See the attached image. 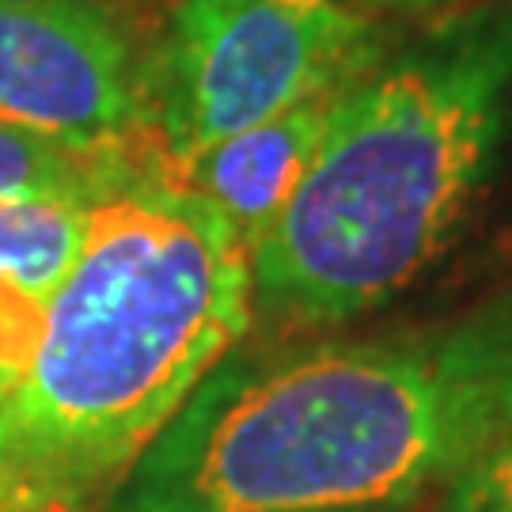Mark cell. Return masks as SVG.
Returning a JSON list of instances; mask_svg holds the SVG:
<instances>
[{"label":"cell","mask_w":512,"mask_h":512,"mask_svg":"<svg viewBox=\"0 0 512 512\" xmlns=\"http://www.w3.org/2000/svg\"><path fill=\"white\" fill-rule=\"evenodd\" d=\"M512 440V277L380 334L239 342L99 512L395 509Z\"/></svg>","instance_id":"6da1fadb"},{"label":"cell","mask_w":512,"mask_h":512,"mask_svg":"<svg viewBox=\"0 0 512 512\" xmlns=\"http://www.w3.org/2000/svg\"><path fill=\"white\" fill-rule=\"evenodd\" d=\"M251 330L247 243L156 156L88 209L0 399V512H99Z\"/></svg>","instance_id":"7a4b0ae2"},{"label":"cell","mask_w":512,"mask_h":512,"mask_svg":"<svg viewBox=\"0 0 512 512\" xmlns=\"http://www.w3.org/2000/svg\"><path fill=\"white\" fill-rule=\"evenodd\" d=\"M512 133V0L440 12L338 95L293 202L251 247L274 338L384 308L456 247Z\"/></svg>","instance_id":"3957f363"},{"label":"cell","mask_w":512,"mask_h":512,"mask_svg":"<svg viewBox=\"0 0 512 512\" xmlns=\"http://www.w3.org/2000/svg\"><path fill=\"white\" fill-rule=\"evenodd\" d=\"M391 38L346 0H179L141 69L145 137L183 164L349 88Z\"/></svg>","instance_id":"277c9868"},{"label":"cell","mask_w":512,"mask_h":512,"mask_svg":"<svg viewBox=\"0 0 512 512\" xmlns=\"http://www.w3.org/2000/svg\"><path fill=\"white\" fill-rule=\"evenodd\" d=\"M133 38L107 0H0V122L69 145L145 137Z\"/></svg>","instance_id":"5b68a950"},{"label":"cell","mask_w":512,"mask_h":512,"mask_svg":"<svg viewBox=\"0 0 512 512\" xmlns=\"http://www.w3.org/2000/svg\"><path fill=\"white\" fill-rule=\"evenodd\" d=\"M342 92L308 99L281 118H270L220 145L202 148L198 156L171 167V175L190 194L213 205L251 251L266 236V228L285 213L296 186L311 171Z\"/></svg>","instance_id":"8992f818"},{"label":"cell","mask_w":512,"mask_h":512,"mask_svg":"<svg viewBox=\"0 0 512 512\" xmlns=\"http://www.w3.org/2000/svg\"><path fill=\"white\" fill-rule=\"evenodd\" d=\"M156 156L160 152L148 137L88 148L0 122V202L95 205L103 194L145 171Z\"/></svg>","instance_id":"52a82bcc"},{"label":"cell","mask_w":512,"mask_h":512,"mask_svg":"<svg viewBox=\"0 0 512 512\" xmlns=\"http://www.w3.org/2000/svg\"><path fill=\"white\" fill-rule=\"evenodd\" d=\"M92 205L0 202V281L54 300L84 243Z\"/></svg>","instance_id":"ba28073f"},{"label":"cell","mask_w":512,"mask_h":512,"mask_svg":"<svg viewBox=\"0 0 512 512\" xmlns=\"http://www.w3.org/2000/svg\"><path fill=\"white\" fill-rule=\"evenodd\" d=\"M50 300L19 289L12 281H0V399L16 384L31 349L38 342V330L46 319Z\"/></svg>","instance_id":"9c48e42d"},{"label":"cell","mask_w":512,"mask_h":512,"mask_svg":"<svg viewBox=\"0 0 512 512\" xmlns=\"http://www.w3.org/2000/svg\"><path fill=\"white\" fill-rule=\"evenodd\" d=\"M444 512H512V440L448 482Z\"/></svg>","instance_id":"30bf717a"},{"label":"cell","mask_w":512,"mask_h":512,"mask_svg":"<svg viewBox=\"0 0 512 512\" xmlns=\"http://www.w3.org/2000/svg\"><path fill=\"white\" fill-rule=\"evenodd\" d=\"M349 8L365 12L372 19H414V16H429V12H440L444 4L452 0H346Z\"/></svg>","instance_id":"8fae6325"},{"label":"cell","mask_w":512,"mask_h":512,"mask_svg":"<svg viewBox=\"0 0 512 512\" xmlns=\"http://www.w3.org/2000/svg\"><path fill=\"white\" fill-rule=\"evenodd\" d=\"M349 512H391V509H349Z\"/></svg>","instance_id":"7c38bea8"}]
</instances>
